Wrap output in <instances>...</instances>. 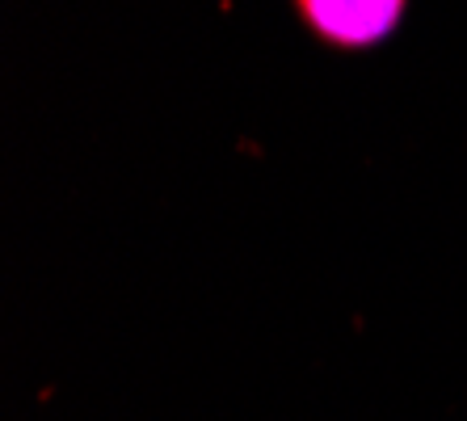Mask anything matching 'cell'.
<instances>
[{"mask_svg": "<svg viewBox=\"0 0 467 421\" xmlns=\"http://www.w3.org/2000/svg\"><path fill=\"white\" fill-rule=\"evenodd\" d=\"M312 38L337 51H367L400 30L409 0H291Z\"/></svg>", "mask_w": 467, "mask_h": 421, "instance_id": "6da1fadb", "label": "cell"}]
</instances>
